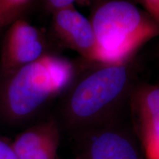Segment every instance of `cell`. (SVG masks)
I'll return each mask as SVG.
<instances>
[{
	"label": "cell",
	"instance_id": "cell-8",
	"mask_svg": "<svg viewBox=\"0 0 159 159\" xmlns=\"http://www.w3.org/2000/svg\"><path fill=\"white\" fill-rule=\"evenodd\" d=\"M134 105L139 130L159 126V86L139 89L135 94Z\"/></svg>",
	"mask_w": 159,
	"mask_h": 159
},
{
	"label": "cell",
	"instance_id": "cell-12",
	"mask_svg": "<svg viewBox=\"0 0 159 159\" xmlns=\"http://www.w3.org/2000/svg\"><path fill=\"white\" fill-rule=\"evenodd\" d=\"M77 1L78 0H45V2L49 10L54 13L58 10L74 5V3Z\"/></svg>",
	"mask_w": 159,
	"mask_h": 159
},
{
	"label": "cell",
	"instance_id": "cell-16",
	"mask_svg": "<svg viewBox=\"0 0 159 159\" xmlns=\"http://www.w3.org/2000/svg\"><path fill=\"white\" fill-rule=\"evenodd\" d=\"M77 159H78V158H77Z\"/></svg>",
	"mask_w": 159,
	"mask_h": 159
},
{
	"label": "cell",
	"instance_id": "cell-14",
	"mask_svg": "<svg viewBox=\"0 0 159 159\" xmlns=\"http://www.w3.org/2000/svg\"><path fill=\"white\" fill-rule=\"evenodd\" d=\"M5 1L12 7L24 9L25 5L28 3L30 0H5Z\"/></svg>",
	"mask_w": 159,
	"mask_h": 159
},
{
	"label": "cell",
	"instance_id": "cell-15",
	"mask_svg": "<svg viewBox=\"0 0 159 159\" xmlns=\"http://www.w3.org/2000/svg\"><path fill=\"white\" fill-rule=\"evenodd\" d=\"M94 1H97V0H78L77 2L80 4V5H89V4H90L91 2H94Z\"/></svg>",
	"mask_w": 159,
	"mask_h": 159
},
{
	"label": "cell",
	"instance_id": "cell-1",
	"mask_svg": "<svg viewBox=\"0 0 159 159\" xmlns=\"http://www.w3.org/2000/svg\"><path fill=\"white\" fill-rule=\"evenodd\" d=\"M131 87V69L102 64L75 83L63 108L65 124L75 135L115 121Z\"/></svg>",
	"mask_w": 159,
	"mask_h": 159
},
{
	"label": "cell",
	"instance_id": "cell-2",
	"mask_svg": "<svg viewBox=\"0 0 159 159\" xmlns=\"http://www.w3.org/2000/svg\"><path fill=\"white\" fill-rule=\"evenodd\" d=\"M73 77L74 67L68 60L43 55L5 77L0 94L4 114L15 122L31 118L64 91Z\"/></svg>",
	"mask_w": 159,
	"mask_h": 159
},
{
	"label": "cell",
	"instance_id": "cell-13",
	"mask_svg": "<svg viewBox=\"0 0 159 159\" xmlns=\"http://www.w3.org/2000/svg\"><path fill=\"white\" fill-rule=\"evenodd\" d=\"M0 159H19L12 144L0 139Z\"/></svg>",
	"mask_w": 159,
	"mask_h": 159
},
{
	"label": "cell",
	"instance_id": "cell-5",
	"mask_svg": "<svg viewBox=\"0 0 159 159\" xmlns=\"http://www.w3.org/2000/svg\"><path fill=\"white\" fill-rule=\"evenodd\" d=\"M9 26L0 61L5 77L44 55V44L35 27L20 18Z\"/></svg>",
	"mask_w": 159,
	"mask_h": 159
},
{
	"label": "cell",
	"instance_id": "cell-3",
	"mask_svg": "<svg viewBox=\"0 0 159 159\" xmlns=\"http://www.w3.org/2000/svg\"><path fill=\"white\" fill-rule=\"evenodd\" d=\"M97 41L95 61L122 64L144 43L159 35V25L132 3L107 2L95 11L91 21Z\"/></svg>",
	"mask_w": 159,
	"mask_h": 159
},
{
	"label": "cell",
	"instance_id": "cell-4",
	"mask_svg": "<svg viewBox=\"0 0 159 159\" xmlns=\"http://www.w3.org/2000/svg\"><path fill=\"white\" fill-rule=\"evenodd\" d=\"M75 136L78 159H139L134 138L115 121Z\"/></svg>",
	"mask_w": 159,
	"mask_h": 159
},
{
	"label": "cell",
	"instance_id": "cell-11",
	"mask_svg": "<svg viewBox=\"0 0 159 159\" xmlns=\"http://www.w3.org/2000/svg\"><path fill=\"white\" fill-rule=\"evenodd\" d=\"M150 16L159 25V0H142Z\"/></svg>",
	"mask_w": 159,
	"mask_h": 159
},
{
	"label": "cell",
	"instance_id": "cell-10",
	"mask_svg": "<svg viewBox=\"0 0 159 159\" xmlns=\"http://www.w3.org/2000/svg\"><path fill=\"white\" fill-rule=\"evenodd\" d=\"M24 9L12 7L5 0H0V29L11 25L19 19Z\"/></svg>",
	"mask_w": 159,
	"mask_h": 159
},
{
	"label": "cell",
	"instance_id": "cell-9",
	"mask_svg": "<svg viewBox=\"0 0 159 159\" xmlns=\"http://www.w3.org/2000/svg\"><path fill=\"white\" fill-rule=\"evenodd\" d=\"M143 146L148 159H159V126L140 130Z\"/></svg>",
	"mask_w": 159,
	"mask_h": 159
},
{
	"label": "cell",
	"instance_id": "cell-6",
	"mask_svg": "<svg viewBox=\"0 0 159 159\" xmlns=\"http://www.w3.org/2000/svg\"><path fill=\"white\" fill-rule=\"evenodd\" d=\"M53 27L66 46L95 61L97 41L92 25L74 5L53 13Z\"/></svg>",
	"mask_w": 159,
	"mask_h": 159
},
{
	"label": "cell",
	"instance_id": "cell-7",
	"mask_svg": "<svg viewBox=\"0 0 159 159\" xmlns=\"http://www.w3.org/2000/svg\"><path fill=\"white\" fill-rule=\"evenodd\" d=\"M59 144L58 126L48 120L20 134L12 147L19 159H56Z\"/></svg>",
	"mask_w": 159,
	"mask_h": 159
}]
</instances>
